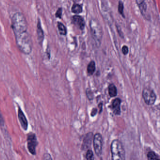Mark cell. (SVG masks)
Instances as JSON below:
<instances>
[{
    "mask_svg": "<svg viewBox=\"0 0 160 160\" xmlns=\"http://www.w3.org/2000/svg\"><path fill=\"white\" fill-rule=\"evenodd\" d=\"M11 27L19 50L24 54H30L33 49V42L28 32L27 22L22 13L17 12L13 15Z\"/></svg>",
    "mask_w": 160,
    "mask_h": 160,
    "instance_id": "6da1fadb",
    "label": "cell"
},
{
    "mask_svg": "<svg viewBox=\"0 0 160 160\" xmlns=\"http://www.w3.org/2000/svg\"><path fill=\"white\" fill-rule=\"evenodd\" d=\"M90 27L92 37L96 46L100 47L103 36V31L101 24L96 19H92L90 20Z\"/></svg>",
    "mask_w": 160,
    "mask_h": 160,
    "instance_id": "7a4b0ae2",
    "label": "cell"
},
{
    "mask_svg": "<svg viewBox=\"0 0 160 160\" xmlns=\"http://www.w3.org/2000/svg\"><path fill=\"white\" fill-rule=\"evenodd\" d=\"M110 149L112 159L113 160H124L125 151L122 142L118 140H115L112 142Z\"/></svg>",
    "mask_w": 160,
    "mask_h": 160,
    "instance_id": "3957f363",
    "label": "cell"
},
{
    "mask_svg": "<svg viewBox=\"0 0 160 160\" xmlns=\"http://www.w3.org/2000/svg\"><path fill=\"white\" fill-rule=\"evenodd\" d=\"M38 144L35 134L33 132L28 133L27 136V146L29 153L33 155H36V148Z\"/></svg>",
    "mask_w": 160,
    "mask_h": 160,
    "instance_id": "277c9868",
    "label": "cell"
},
{
    "mask_svg": "<svg viewBox=\"0 0 160 160\" xmlns=\"http://www.w3.org/2000/svg\"><path fill=\"white\" fill-rule=\"evenodd\" d=\"M142 97L146 104L147 105H154L156 102L157 96L152 89L145 88L142 91Z\"/></svg>",
    "mask_w": 160,
    "mask_h": 160,
    "instance_id": "5b68a950",
    "label": "cell"
},
{
    "mask_svg": "<svg viewBox=\"0 0 160 160\" xmlns=\"http://www.w3.org/2000/svg\"><path fill=\"white\" fill-rule=\"evenodd\" d=\"M93 145L96 154L100 157L102 154L103 146V138L100 133H97L93 137Z\"/></svg>",
    "mask_w": 160,
    "mask_h": 160,
    "instance_id": "8992f818",
    "label": "cell"
},
{
    "mask_svg": "<svg viewBox=\"0 0 160 160\" xmlns=\"http://www.w3.org/2000/svg\"><path fill=\"white\" fill-rule=\"evenodd\" d=\"M72 23L76 26L79 29L83 31L85 29L86 23L84 18L81 16L74 15L72 17Z\"/></svg>",
    "mask_w": 160,
    "mask_h": 160,
    "instance_id": "52a82bcc",
    "label": "cell"
},
{
    "mask_svg": "<svg viewBox=\"0 0 160 160\" xmlns=\"http://www.w3.org/2000/svg\"><path fill=\"white\" fill-rule=\"evenodd\" d=\"M18 118L22 128L24 130H27L28 127V122L25 115L20 107L18 109Z\"/></svg>",
    "mask_w": 160,
    "mask_h": 160,
    "instance_id": "ba28073f",
    "label": "cell"
},
{
    "mask_svg": "<svg viewBox=\"0 0 160 160\" xmlns=\"http://www.w3.org/2000/svg\"><path fill=\"white\" fill-rule=\"evenodd\" d=\"M121 99L119 98L113 100L111 102V109L113 112L116 115H120L121 114Z\"/></svg>",
    "mask_w": 160,
    "mask_h": 160,
    "instance_id": "9c48e42d",
    "label": "cell"
},
{
    "mask_svg": "<svg viewBox=\"0 0 160 160\" xmlns=\"http://www.w3.org/2000/svg\"><path fill=\"white\" fill-rule=\"evenodd\" d=\"M37 35L38 41L40 45L42 44L43 42L44 39V34L41 25V22L39 19L38 20L37 24Z\"/></svg>",
    "mask_w": 160,
    "mask_h": 160,
    "instance_id": "30bf717a",
    "label": "cell"
},
{
    "mask_svg": "<svg viewBox=\"0 0 160 160\" xmlns=\"http://www.w3.org/2000/svg\"><path fill=\"white\" fill-rule=\"evenodd\" d=\"M93 133L90 132L86 134L83 141V144L82 146L83 148L86 149L88 148L89 146H90L93 140Z\"/></svg>",
    "mask_w": 160,
    "mask_h": 160,
    "instance_id": "8fae6325",
    "label": "cell"
},
{
    "mask_svg": "<svg viewBox=\"0 0 160 160\" xmlns=\"http://www.w3.org/2000/svg\"><path fill=\"white\" fill-rule=\"evenodd\" d=\"M96 63L94 61H91L88 64L87 67V72L89 76L93 75L96 71Z\"/></svg>",
    "mask_w": 160,
    "mask_h": 160,
    "instance_id": "7c38bea8",
    "label": "cell"
},
{
    "mask_svg": "<svg viewBox=\"0 0 160 160\" xmlns=\"http://www.w3.org/2000/svg\"><path fill=\"white\" fill-rule=\"evenodd\" d=\"M108 94L111 97L117 96L118 90L116 86L113 84H110L108 87Z\"/></svg>",
    "mask_w": 160,
    "mask_h": 160,
    "instance_id": "4fadbf2b",
    "label": "cell"
},
{
    "mask_svg": "<svg viewBox=\"0 0 160 160\" xmlns=\"http://www.w3.org/2000/svg\"><path fill=\"white\" fill-rule=\"evenodd\" d=\"M71 11L72 13L75 14H79L81 13L83 11L82 6L77 3H74L71 7Z\"/></svg>",
    "mask_w": 160,
    "mask_h": 160,
    "instance_id": "5bb4252c",
    "label": "cell"
},
{
    "mask_svg": "<svg viewBox=\"0 0 160 160\" xmlns=\"http://www.w3.org/2000/svg\"><path fill=\"white\" fill-rule=\"evenodd\" d=\"M57 27L58 29L59 33L60 35L64 36L67 34V29L63 23L58 22L57 23Z\"/></svg>",
    "mask_w": 160,
    "mask_h": 160,
    "instance_id": "9a60e30c",
    "label": "cell"
},
{
    "mask_svg": "<svg viewBox=\"0 0 160 160\" xmlns=\"http://www.w3.org/2000/svg\"><path fill=\"white\" fill-rule=\"evenodd\" d=\"M147 158L149 160H159L160 157L155 152L150 151L147 154Z\"/></svg>",
    "mask_w": 160,
    "mask_h": 160,
    "instance_id": "2e32d148",
    "label": "cell"
},
{
    "mask_svg": "<svg viewBox=\"0 0 160 160\" xmlns=\"http://www.w3.org/2000/svg\"><path fill=\"white\" fill-rule=\"evenodd\" d=\"M124 11V3L121 1H119L118 2V12L124 18H125Z\"/></svg>",
    "mask_w": 160,
    "mask_h": 160,
    "instance_id": "e0dca14e",
    "label": "cell"
},
{
    "mask_svg": "<svg viewBox=\"0 0 160 160\" xmlns=\"http://www.w3.org/2000/svg\"><path fill=\"white\" fill-rule=\"evenodd\" d=\"M86 158L88 160H91L94 159L93 157V152L92 150L88 149L86 153Z\"/></svg>",
    "mask_w": 160,
    "mask_h": 160,
    "instance_id": "ac0fdd59",
    "label": "cell"
},
{
    "mask_svg": "<svg viewBox=\"0 0 160 160\" xmlns=\"http://www.w3.org/2000/svg\"><path fill=\"white\" fill-rule=\"evenodd\" d=\"M86 96H87V98H88V99H89V100L91 101V100H92L93 99V93L91 90H90L89 88H87V89L86 90Z\"/></svg>",
    "mask_w": 160,
    "mask_h": 160,
    "instance_id": "d6986e66",
    "label": "cell"
},
{
    "mask_svg": "<svg viewBox=\"0 0 160 160\" xmlns=\"http://www.w3.org/2000/svg\"><path fill=\"white\" fill-rule=\"evenodd\" d=\"M62 13H63V9L61 8H59L56 11L55 14V17L57 18H61Z\"/></svg>",
    "mask_w": 160,
    "mask_h": 160,
    "instance_id": "ffe728a7",
    "label": "cell"
},
{
    "mask_svg": "<svg viewBox=\"0 0 160 160\" xmlns=\"http://www.w3.org/2000/svg\"><path fill=\"white\" fill-rule=\"evenodd\" d=\"M122 52L123 54L124 55H126L128 54V53L129 52L128 47H127V46L124 45V46L122 47Z\"/></svg>",
    "mask_w": 160,
    "mask_h": 160,
    "instance_id": "44dd1931",
    "label": "cell"
},
{
    "mask_svg": "<svg viewBox=\"0 0 160 160\" xmlns=\"http://www.w3.org/2000/svg\"><path fill=\"white\" fill-rule=\"evenodd\" d=\"M42 159L43 160H52L51 155L49 153H45L43 156Z\"/></svg>",
    "mask_w": 160,
    "mask_h": 160,
    "instance_id": "7402d4cb",
    "label": "cell"
},
{
    "mask_svg": "<svg viewBox=\"0 0 160 160\" xmlns=\"http://www.w3.org/2000/svg\"><path fill=\"white\" fill-rule=\"evenodd\" d=\"M97 109L96 108H93L91 112V116L92 117L96 116V115L97 113Z\"/></svg>",
    "mask_w": 160,
    "mask_h": 160,
    "instance_id": "603a6c76",
    "label": "cell"
},
{
    "mask_svg": "<svg viewBox=\"0 0 160 160\" xmlns=\"http://www.w3.org/2000/svg\"><path fill=\"white\" fill-rule=\"evenodd\" d=\"M117 30H118V33L120 35V37L122 38V39L124 38V34H123V32L121 31V29L120 28L118 27H117Z\"/></svg>",
    "mask_w": 160,
    "mask_h": 160,
    "instance_id": "cb8c5ba5",
    "label": "cell"
},
{
    "mask_svg": "<svg viewBox=\"0 0 160 160\" xmlns=\"http://www.w3.org/2000/svg\"><path fill=\"white\" fill-rule=\"evenodd\" d=\"M145 2V0H136V2L138 6L142 5L143 3H144Z\"/></svg>",
    "mask_w": 160,
    "mask_h": 160,
    "instance_id": "d4e9b609",
    "label": "cell"
},
{
    "mask_svg": "<svg viewBox=\"0 0 160 160\" xmlns=\"http://www.w3.org/2000/svg\"><path fill=\"white\" fill-rule=\"evenodd\" d=\"M0 124L2 125H4V119H3V117H2V115L1 112L0 111Z\"/></svg>",
    "mask_w": 160,
    "mask_h": 160,
    "instance_id": "484cf974",
    "label": "cell"
},
{
    "mask_svg": "<svg viewBox=\"0 0 160 160\" xmlns=\"http://www.w3.org/2000/svg\"><path fill=\"white\" fill-rule=\"evenodd\" d=\"M98 107L99 108V114H101L102 113V109H103V104L102 103H100L98 105Z\"/></svg>",
    "mask_w": 160,
    "mask_h": 160,
    "instance_id": "4316f807",
    "label": "cell"
}]
</instances>
